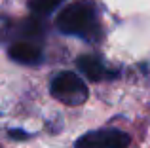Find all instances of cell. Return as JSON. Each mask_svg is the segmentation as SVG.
Here are the masks:
<instances>
[{
	"mask_svg": "<svg viewBox=\"0 0 150 148\" xmlns=\"http://www.w3.org/2000/svg\"><path fill=\"white\" fill-rule=\"evenodd\" d=\"M55 27L63 34H72L86 40H91L99 34V23H97L95 8L86 0H78L67 6L55 19Z\"/></svg>",
	"mask_w": 150,
	"mask_h": 148,
	"instance_id": "obj_1",
	"label": "cell"
},
{
	"mask_svg": "<svg viewBox=\"0 0 150 148\" xmlns=\"http://www.w3.org/2000/svg\"><path fill=\"white\" fill-rule=\"evenodd\" d=\"M51 95L63 104L69 106H78V104L88 101V87H86L84 80L78 74L65 70L59 72L57 76L51 80Z\"/></svg>",
	"mask_w": 150,
	"mask_h": 148,
	"instance_id": "obj_2",
	"label": "cell"
},
{
	"mask_svg": "<svg viewBox=\"0 0 150 148\" xmlns=\"http://www.w3.org/2000/svg\"><path fill=\"white\" fill-rule=\"evenodd\" d=\"M131 137L120 129H101L82 135L76 141V148H127Z\"/></svg>",
	"mask_w": 150,
	"mask_h": 148,
	"instance_id": "obj_3",
	"label": "cell"
},
{
	"mask_svg": "<svg viewBox=\"0 0 150 148\" xmlns=\"http://www.w3.org/2000/svg\"><path fill=\"white\" fill-rule=\"evenodd\" d=\"M8 55L15 61V63H21V65H36L40 63L42 59V49L38 44L30 40H19L15 44L10 46L8 49Z\"/></svg>",
	"mask_w": 150,
	"mask_h": 148,
	"instance_id": "obj_4",
	"label": "cell"
},
{
	"mask_svg": "<svg viewBox=\"0 0 150 148\" xmlns=\"http://www.w3.org/2000/svg\"><path fill=\"white\" fill-rule=\"evenodd\" d=\"M78 68L91 82H101L105 78H110V74H112L110 70H106L105 63L95 55H80L78 57Z\"/></svg>",
	"mask_w": 150,
	"mask_h": 148,
	"instance_id": "obj_5",
	"label": "cell"
},
{
	"mask_svg": "<svg viewBox=\"0 0 150 148\" xmlns=\"http://www.w3.org/2000/svg\"><path fill=\"white\" fill-rule=\"evenodd\" d=\"M63 2H65V0H30L29 8H30V11L36 13V15H48Z\"/></svg>",
	"mask_w": 150,
	"mask_h": 148,
	"instance_id": "obj_6",
	"label": "cell"
},
{
	"mask_svg": "<svg viewBox=\"0 0 150 148\" xmlns=\"http://www.w3.org/2000/svg\"><path fill=\"white\" fill-rule=\"evenodd\" d=\"M10 137H11V139H19V141H23V139L29 137V133H25V131H21V129H13V131H10Z\"/></svg>",
	"mask_w": 150,
	"mask_h": 148,
	"instance_id": "obj_7",
	"label": "cell"
}]
</instances>
